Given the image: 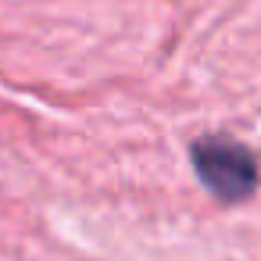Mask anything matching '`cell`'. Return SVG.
<instances>
[{
	"label": "cell",
	"instance_id": "1",
	"mask_svg": "<svg viewBox=\"0 0 261 261\" xmlns=\"http://www.w3.org/2000/svg\"><path fill=\"white\" fill-rule=\"evenodd\" d=\"M193 168H197L200 182L222 200H243L257 186L254 154L232 140H218V136L197 140L193 143Z\"/></svg>",
	"mask_w": 261,
	"mask_h": 261
}]
</instances>
